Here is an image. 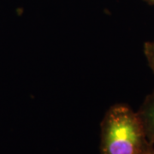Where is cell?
Instances as JSON below:
<instances>
[{"label":"cell","mask_w":154,"mask_h":154,"mask_svg":"<svg viewBox=\"0 0 154 154\" xmlns=\"http://www.w3.org/2000/svg\"><path fill=\"white\" fill-rule=\"evenodd\" d=\"M152 146L136 111L125 104L110 106L100 123L99 154H145Z\"/></svg>","instance_id":"obj_1"},{"label":"cell","mask_w":154,"mask_h":154,"mask_svg":"<svg viewBox=\"0 0 154 154\" xmlns=\"http://www.w3.org/2000/svg\"><path fill=\"white\" fill-rule=\"evenodd\" d=\"M145 154H154V146H152Z\"/></svg>","instance_id":"obj_4"},{"label":"cell","mask_w":154,"mask_h":154,"mask_svg":"<svg viewBox=\"0 0 154 154\" xmlns=\"http://www.w3.org/2000/svg\"><path fill=\"white\" fill-rule=\"evenodd\" d=\"M145 2H146L148 5H154V0H144Z\"/></svg>","instance_id":"obj_5"},{"label":"cell","mask_w":154,"mask_h":154,"mask_svg":"<svg viewBox=\"0 0 154 154\" xmlns=\"http://www.w3.org/2000/svg\"><path fill=\"white\" fill-rule=\"evenodd\" d=\"M136 112L149 143L154 146V90L145 98Z\"/></svg>","instance_id":"obj_2"},{"label":"cell","mask_w":154,"mask_h":154,"mask_svg":"<svg viewBox=\"0 0 154 154\" xmlns=\"http://www.w3.org/2000/svg\"><path fill=\"white\" fill-rule=\"evenodd\" d=\"M144 55L147 61L148 66L154 74V40L146 41L144 44Z\"/></svg>","instance_id":"obj_3"}]
</instances>
